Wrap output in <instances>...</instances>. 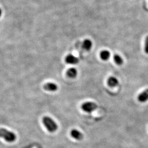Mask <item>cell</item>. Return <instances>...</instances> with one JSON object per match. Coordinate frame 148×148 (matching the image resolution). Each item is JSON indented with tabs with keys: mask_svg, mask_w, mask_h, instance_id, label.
Wrapping results in <instances>:
<instances>
[{
	"mask_svg": "<svg viewBox=\"0 0 148 148\" xmlns=\"http://www.w3.org/2000/svg\"><path fill=\"white\" fill-rule=\"evenodd\" d=\"M107 83H108V85H109L110 87H114L119 85V82L117 78L111 76L108 79Z\"/></svg>",
	"mask_w": 148,
	"mask_h": 148,
	"instance_id": "cell-8",
	"label": "cell"
},
{
	"mask_svg": "<svg viewBox=\"0 0 148 148\" xmlns=\"http://www.w3.org/2000/svg\"><path fill=\"white\" fill-rule=\"evenodd\" d=\"M65 60L66 63L72 64V65L77 64L79 62L78 58L72 54H69L66 56Z\"/></svg>",
	"mask_w": 148,
	"mask_h": 148,
	"instance_id": "cell-4",
	"label": "cell"
},
{
	"mask_svg": "<svg viewBox=\"0 0 148 148\" xmlns=\"http://www.w3.org/2000/svg\"><path fill=\"white\" fill-rule=\"evenodd\" d=\"M144 51L148 54V36H147L145 41V47H144Z\"/></svg>",
	"mask_w": 148,
	"mask_h": 148,
	"instance_id": "cell-13",
	"label": "cell"
},
{
	"mask_svg": "<svg viewBox=\"0 0 148 148\" xmlns=\"http://www.w3.org/2000/svg\"><path fill=\"white\" fill-rule=\"evenodd\" d=\"M0 137L9 143L13 142L16 140V135L13 132L3 128H0Z\"/></svg>",
	"mask_w": 148,
	"mask_h": 148,
	"instance_id": "cell-2",
	"label": "cell"
},
{
	"mask_svg": "<svg viewBox=\"0 0 148 148\" xmlns=\"http://www.w3.org/2000/svg\"><path fill=\"white\" fill-rule=\"evenodd\" d=\"M1 14H2V11H1V9H0V17H1Z\"/></svg>",
	"mask_w": 148,
	"mask_h": 148,
	"instance_id": "cell-14",
	"label": "cell"
},
{
	"mask_svg": "<svg viewBox=\"0 0 148 148\" xmlns=\"http://www.w3.org/2000/svg\"><path fill=\"white\" fill-rule=\"evenodd\" d=\"M42 122L44 126L49 132H54L58 129V127L56 122L48 116H44L43 117Z\"/></svg>",
	"mask_w": 148,
	"mask_h": 148,
	"instance_id": "cell-1",
	"label": "cell"
},
{
	"mask_svg": "<svg viewBox=\"0 0 148 148\" xmlns=\"http://www.w3.org/2000/svg\"><path fill=\"white\" fill-rule=\"evenodd\" d=\"M92 42L91 40L89 39H86L82 43V47L86 50H90L92 48Z\"/></svg>",
	"mask_w": 148,
	"mask_h": 148,
	"instance_id": "cell-10",
	"label": "cell"
},
{
	"mask_svg": "<svg viewBox=\"0 0 148 148\" xmlns=\"http://www.w3.org/2000/svg\"><path fill=\"white\" fill-rule=\"evenodd\" d=\"M66 75L71 78H75L78 75V70L74 68H70L66 71Z\"/></svg>",
	"mask_w": 148,
	"mask_h": 148,
	"instance_id": "cell-9",
	"label": "cell"
},
{
	"mask_svg": "<svg viewBox=\"0 0 148 148\" xmlns=\"http://www.w3.org/2000/svg\"><path fill=\"white\" fill-rule=\"evenodd\" d=\"M113 60L115 63L118 65H121L123 63V60L122 57L117 54H115L113 56Z\"/></svg>",
	"mask_w": 148,
	"mask_h": 148,
	"instance_id": "cell-12",
	"label": "cell"
},
{
	"mask_svg": "<svg viewBox=\"0 0 148 148\" xmlns=\"http://www.w3.org/2000/svg\"><path fill=\"white\" fill-rule=\"evenodd\" d=\"M100 56L103 60L106 61L109 59L110 56V53L109 52V51L107 50H104L102 52H101L100 54Z\"/></svg>",
	"mask_w": 148,
	"mask_h": 148,
	"instance_id": "cell-11",
	"label": "cell"
},
{
	"mask_svg": "<svg viewBox=\"0 0 148 148\" xmlns=\"http://www.w3.org/2000/svg\"><path fill=\"white\" fill-rule=\"evenodd\" d=\"M43 88L45 90L50 92H55L58 89V85L52 82L47 83L43 86Z\"/></svg>",
	"mask_w": 148,
	"mask_h": 148,
	"instance_id": "cell-5",
	"label": "cell"
},
{
	"mask_svg": "<svg viewBox=\"0 0 148 148\" xmlns=\"http://www.w3.org/2000/svg\"><path fill=\"white\" fill-rule=\"evenodd\" d=\"M70 135L72 138H74L75 139H76L78 141H80L84 137L83 134L76 129H73L71 131Z\"/></svg>",
	"mask_w": 148,
	"mask_h": 148,
	"instance_id": "cell-6",
	"label": "cell"
},
{
	"mask_svg": "<svg viewBox=\"0 0 148 148\" xmlns=\"http://www.w3.org/2000/svg\"><path fill=\"white\" fill-rule=\"evenodd\" d=\"M138 100L141 103H145L148 100V89L141 92L137 97Z\"/></svg>",
	"mask_w": 148,
	"mask_h": 148,
	"instance_id": "cell-7",
	"label": "cell"
},
{
	"mask_svg": "<svg viewBox=\"0 0 148 148\" xmlns=\"http://www.w3.org/2000/svg\"><path fill=\"white\" fill-rule=\"evenodd\" d=\"M97 105L92 102H87L84 103L82 106V109L87 113H92V111H94L97 108Z\"/></svg>",
	"mask_w": 148,
	"mask_h": 148,
	"instance_id": "cell-3",
	"label": "cell"
}]
</instances>
